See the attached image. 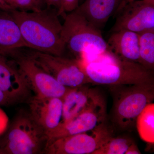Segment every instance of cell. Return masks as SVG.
<instances>
[{
  "label": "cell",
  "mask_w": 154,
  "mask_h": 154,
  "mask_svg": "<svg viewBox=\"0 0 154 154\" xmlns=\"http://www.w3.org/2000/svg\"><path fill=\"white\" fill-rule=\"evenodd\" d=\"M153 85H131L116 100L113 120L119 128L125 129L132 125L138 116L154 98Z\"/></svg>",
  "instance_id": "obj_7"
},
{
  "label": "cell",
  "mask_w": 154,
  "mask_h": 154,
  "mask_svg": "<svg viewBox=\"0 0 154 154\" xmlns=\"http://www.w3.org/2000/svg\"><path fill=\"white\" fill-rule=\"evenodd\" d=\"M0 89L22 101L30 90L17 67L8 58L0 54Z\"/></svg>",
  "instance_id": "obj_14"
},
{
  "label": "cell",
  "mask_w": 154,
  "mask_h": 154,
  "mask_svg": "<svg viewBox=\"0 0 154 154\" xmlns=\"http://www.w3.org/2000/svg\"><path fill=\"white\" fill-rule=\"evenodd\" d=\"M135 1V0H123V2L122 4L121 7H123L125 5L127 4V3L130 2H132V1ZM143 1H146V2H151L154 3V0H143Z\"/></svg>",
  "instance_id": "obj_27"
},
{
  "label": "cell",
  "mask_w": 154,
  "mask_h": 154,
  "mask_svg": "<svg viewBox=\"0 0 154 154\" xmlns=\"http://www.w3.org/2000/svg\"><path fill=\"white\" fill-rule=\"evenodd\" d=\"M20 100L0 89V106H5L20 102Z\"/></svg>",
  "instance_id": "obj_22"
},
{
  "label": "cell",
  "mask_w": 154,
  "mask_h": 154,
  "mask_svg": "<svg viewBox=\"0 0 154 154\" xmlns=\"http://www.w3.org/2000/svg\"><path fill=\"white\" fill-rule=\"evenodd\" d=\"M83 86L70 88L63 99L62 122H66L101 102L94 91Z\"/></svg>",
  "instance_id": "obj_13"
},
{
  "label": "cell",
  "mask_w": 154,
  "mask_h": 154,
  "mask_svg": "<svg viewBox=\"0 0 154 154\" xmlns=\"http://www.w3.org/2000/svg\"><path fill=\"white\" fill-rule=\"evenodd\" d=\"M141 154L138 149L137 147L136 146L132 144L130 147L129 148L128 150L125 153V154Z\"/></svg>",
  "instance_id": "obj_26"
},
{
  "label": "cell",
  "mask_w": 154,
  "mask_h": 154,
  "mask_svg": "<svg viewBox=\"0 0 154 154\" xmlns=\"http://www.w3.org/2000/svg\"><path fill=\"white\" fill-rule=\"evenodd\" d=\"M132 144L129 139L125 137L112 138L109 136L94 154H125Z\"/></svg>",
  "instance_id": "obj_19"
},
{
  "label": "cell",
  "mask_w": 154,
  "mask_h": 154,
  "mask_svg": "<svg viewBox=\"0 0 154 154\" xmlns=\"http://www.w3.org/2000/svg\"><path fill=\"white\" fill-rule=\"evenodd\" d=\"M21 50L13 60L24 78L28 88L34 96L45 98L63 99L69 89L60 83L51 75L36 65L27 53Z\"/></svg>",
  "instance_id": "obj_6"
},
{
  "label": "cell",
  "mask_w": 154,
  "mask_h": 154,
  "mask_svg": "<svg viewBox=\"0 0 154 154\" xmlns=\"http://www.w3.org/2000/svg\"><path fill=\"white\" fill-rule=\"evenodd\" d=\"M47 8L54 7L58 11L60 8L61 0H44Z\"/></svg>",
  "instance_id": "obj_25"
},
{
  "label": "cell",
  "mask_w": 154,
  "mask_h": 154,
  "mask_svg": "<svg viewBox=\"0 0 154 154\" xmlns=\"http://www.w3.org/2000/svg\"><path fill=\"white\" fill-rule=\"evenodd\" d=\"M154 105L146 106L137 119L138 132L142 139L149 143L154 142Z\"/></svg>",
  "instance_id": "obj_18"
},
{
  "label": "cell",
  "mask_w": 154,
  "mask_h": 154,
  "mask_svg": "<svg viewBox=\"0 0 154 154\" xmlns=\"http://www.w3.org/2000/svg\"><path fill=\"white\" fill-rule=\"evenodd\" d=\"M0 154H5V151L1 146H0Z\"/></svg>",
  "instance_id": "obj_28"
},
{
  "label": "cell",
  "mask_w": 154,
  "mask_h": 154,
  "mask_svg": "<svg viewBox=\"0 0 154 154\" xmlns=\"http://www.w3.org/2000/svg\"><path fill=\"white\" fill-rule=\"evenodd\" d=\"M123 0H85L75 10L96 28L104 27L112 15L116 14Z\"/></svg>",
  "instance_id": "obj_16"
},
{
  "label": "cell",
  "mask_w": 154,
  "mask_h": 154,
  "mask_svg": "<svg viewBox=\"0 0 154 154\" xmlns=\"http://www.w3.org/2000/svg\"><path fill=\"white\" fill-rule=\"evenodd\" d=\"M10 14L28 48L63 56L66 48L61 38L62 25L57 10L51 8L37 12L15 10Z\"/></svg>",
  "instance_id": "obj_1"
},
{
  "label": "cell",
  "mask_w": 154,
  "mask_h": 154,
  "mask_svg": "<svg viewBox=\"0 0 154 154\" xmlns=\"http://www.w3.org/2000/svg\"><path fill=\"white\" fill-rule=\"evenodd\" d=\"M17 10L16 0H0V11L11 13Z\"/></svg>",
  "instance_id": "obj_23"
},
{
  "label": "cell",
  "mask_w": 154,
  "mask_h": 154,
  "mask_svg": "<svg viewBox=\"0 0 154 154\" xmlns=\"http://www.w3.org/2000/svg\"><path fill=\"white\" fill-rule=\"evenodd\" d=\"M61 38L68 49L77 57L96 55L107 50V42L100 29L76 10L64 17Z\"/></svg>",
  "instance_id": "obj_3"
},
{
  "label": "cell",
  "mask_w": 154,
  "mask_h": 154,
  "mask_svg": "<svg viewBox=\"0 0 154 154\" xmlns=\"http://www.w3.org/2000/svg\"></svg>",
  "instance_id": "obj_29"
},
{
  "label": "cell",
  "mask_w": 154,
  "mask_h": 154,
  "mask_svg": "<svg viewBox=\"0 0 154 154\" xmlns=\"http://www.w3.org/2000/svg\"><path fill=\"white\" fill-rule=\"evenodd\" d=\"M28 105L30 115L47 134L62 121V99L34 96L29 99Z\"/></svg>",
  "instance_id": "obj_10"
},
{
  "label": "cell",
  "mask_w": 154,
  "mask_h": 154,
  "mask_svg": "<svg viewBox=\"0 0 154 154\" xmlns=\"http://www.w3.org/2000/svg\"><path fill=\"white\" fill-rule=\"evenodd\" d=\"M83 60L91 83L114 86L153 85L152 71L138 63L122 58L108 50Z\"/></svg>",
  "instance_id": "obj_2"
},
{
  "label": "cell",
  "mask_w": 154,
  "mask_h": 154,
  "mask_svg": "<svg viewBox=\"0 0 154 154\" xmlns=\"http://www.w3.org/2000/svg\"><path fill=\"white\" fill-rule=\"evenodd\" d=\"M48 141L43 153L46 154H94L109 136L102 128Z\"/></svg>",
  "instance_id": "obj_8"
},
{
  "label": "cell",
  "mask_w": 154,
  "mask_h": 154,
  "mask_svg": "<svg viewBox=\"0 0 154 154\" xmlns=\"http://www.w3.org/2000/svg\"><path fill=\"white\" fill-rule=\"evenodd\" d=\"M48 137L30 113L19 115L12 123L3 146L5 154L43 153Z\"/></svg>",
  "instance_id": "obj_4"
},
{
  "label": "cell",
  "mask_w": 154,
  "mask_h": 154,
  "mask_svg": "<svg viewBox=\"0 0 154 154\" xmlns=\"http://www.w3.org/2000/svg\"><path fill=\"white\" fill-rule=\"evenodd\" d=\"M30 50L27 54L36 64L62 85L73 88L91 83L81 61Z\"/></svg>",
  "instance_id": "obj_5"
},
{
  "label": "cell",
  "mask_w": 154,
  "mask_h": 154,
  "mask_svg": "<svg viewBox=\"0 0 154 154\" xmlns=\"http://www.w3.org/2000/svg\"><path fill=\"white\" fill-rule=\"evenodd\" d=\"M139 35V63L147 69L154 67V29L138 33Z\"/></svg>",
  "instance_id": "obj_17"
},
{
  "label": "cell",
  "mask_w": 154,
  "mask_h": 154,
  "mask_svg": "<svg viewBox=\"0 0 154 154\" xmlns=\"http://www.w3.org/2000/svg\"><path fill=\"white\" fill-rule=\"evenodd\" d=\"M17 10L28 12H37L43 10L44 0H16Z\"/></svg>",
  "instance_id": "obj_20"
},
{
  "label": "cell",
  "mask_w": 154,
  "mask_h": 154,
  "mask_svg": "<svg viewBox=\"0 0 154 154\" xmlns=\"http://www.w3.org/2000/svg\"><path fill=\"white\" fill-rule=\"evenodd\" d=\"M9 123V118L5 112L0 108V135L5 131Z\"/></svg>",
  "instance_id": "obj_24"
},
{
  "label": "cell",
  "mask_w": 154,
  "mask_h": 154,
  "mask_svg": "<svg viewBox=\"0 0 154 154\" xmlns=\"http://www.w3.org/2000/svg\"><path fill=\"white\" fill-rule=\"evenodd\" d=\"M107 44V50L117 56L126 60L139 63L138 33L127 30L112 32Z\"/></svg>",
  "instance_id": "obj_15"
},
{
  "label": "cell",
  "mask_w": 154,
  "mask_h": 154,
  "mask_svg": "<svg viewBox=\"0 0 154 154\" xmlns=\"http://www.w3.org/2000/svg\"><path fill=\"white\" fill-rule=\"evenodd\" d=\"M110 32L127 30L139 33L154 29V3L135 0L119 9Z\"/></svg>",
  "instance_id": "obj_9"
},
{
  "label": "cell",
  "mask_w": 154,
  "mask_h": 154,
  "mask_svg": "<svg viewBox=\"0 0 154 154\" xmlns=\"http://www.w3.org/2000/svg\"><path fill=\"white\" fill-rule=\"evenodd\" d=\"M79 0H61L60 6L57 11L58 16L64 17L66 13H70L79 7Z\"/></svg>",
  "instance_id": "obj_21"
},
{
  "label": "cell",
  "mask_w": 154,
  "mask_h": 154,
  "mask_svg": "<svg viewBox=\"0 0 154 154\" xmlns=\"http://www.w3.org/2000/svg\"><path fill=\"white\" fill-rule=\"evenodd\" d=\"M24 48L28 46L17 23L10 13L0 11V54L13 59Z\"/></svg>",
  "instance_id": "obj_12"
},
{
  "label": "cell",
  "mask_w": 154,
  "mask_h": 154,
  "mask_svg": "<svg viewBox=\"0 0 154 154\" xmlns=\"http://www.w3.org/2000/svg\"><path fill=\"white\" fill-rule=\"evenodd\" d=\"M102 105L100 102L69 121L61 122L56 128L47 134L48 141L89 132L97 128L104 113Z\"/></svg>",
  "instance_id": "obj_11"
}]
</instances>
